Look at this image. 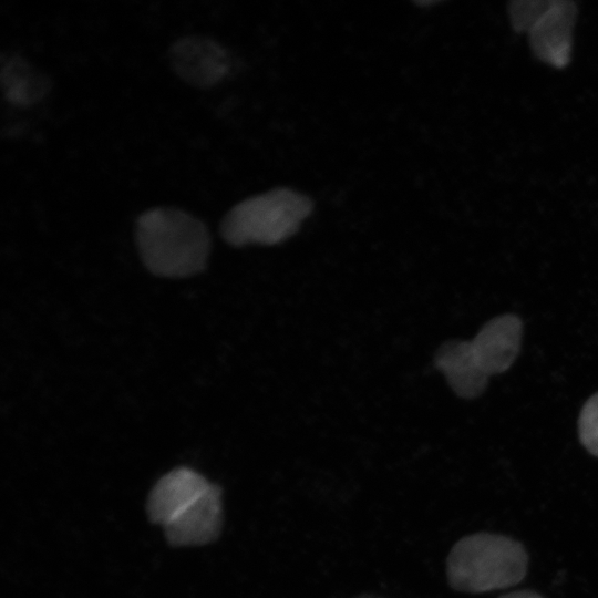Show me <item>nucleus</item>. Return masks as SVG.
Masks as SVG:
<instances>
[{
	"instance_id": "1",
	"label": "nucleus",
	"mask_w": 598,
	"mask_h": 598,
	"mask_svg": "<svg viewBox=\"0 0 598 598\" xmlns=\"http://www.w3.org/2000/svg\"><path fill=\"white\" fill-rule=\"evenodd\" d=\"M135 239L146 268L154 275L179 278L202 271L210 251L205 224L176 207H153L136 219Z\"/></svg>"
},
{
	"instance_id": "2",
	"label": "nucleus",
	"mask_w": 598,
	"mask_h": 598,
	"mask_svg": "<svg viewBox=\"0 0 598 598\" xmlns=\"http://www.w3.org/2000/svg\"><path fill=\"white\" fill-rule=\"evenodd\" d=\"M527 567L528 555L519 542L481 532L454 544L446 559V576L454 590L481 594L520 582Z\"/></svg>"
},
{
	"instance_id": "3",
	"label": "nucleus",
	"mask_w": 598,
	"mask_h": 598,
	"mask_svg": "<svg viewBox=\"0 0 598 598\" xmlns=\"http://www.w3.org/2000/svg\"><path fill=\"white\" fill-rule=\"evenodd\" d=\"M311 199L289 188H276L236 204L220 223V235L231 246L279 244L311 214Z\"/></svg>"
},
{
	"instance_id": "4",
	"label": "nucleus",
	"mask_w": 598,
	"mask_h": 598,
	"mask_svg": "<svg viewBox=\"0 0 598 598\" xmlns=\"http://www.w3.org/2000/svg\"><path fill=\"white\" fill-rule=\"evenodd\" d=\"M174 72L196 87H210L226 79L233 69L229 52L216 41L197 35L176 40L168 49Z\"/></svg>"
},
{
	"instance_id": "5",
	"label": "nucleus",
	"mask_w": 598,
	"mask_h": 598,
	"mask_svg": "<svg viewBox=\"0 0 598 598\" xmlns=\"http://www.w3.org/2000/svg\"><path fill=\"white\" fill-rule=\"evenodd\" d=\"M523 324L512 313L487 321L471 341L475 357L489 377L505 372L520 350Z\"/></svg>"
},
{
	"instance_id": "6",
	"label": "nucleus",
	"mask_w": 598,
	"mask_h": 598,
	"mask_svg": "<svg viewBox=\"0 0 598 598\" xmlns=\"http://www.w3.org/2000/svg\"><path fill=\"white\" fill-rule=\"evenodd\" d=\"M220 527V489L213 485L166 524L167 535L176 544L209 542L219 534Z\"/></svg>"
},
{
	"instance_id": "7",
	"label": "nucleus",
	"mask_w": 598,
	"mask_h": 598,
	"mask_svg": "<svg viewBox=\"0 0 598 598\" xmlns=\"http://www.w3.org/2000/svg\"><path fill=\"white\" fill-rule=\"evenodd\" d=\"M435 365L460 398H477L488 384V375L480 365L471 341L451 340L442 344L435 354Z\"/></svg>"
},
{
	"instance_id": "8",
	"label": "nucleus",
	"mask_w": 598,
	"mask_h": 598,
	"mask_svg": "<svg viewBox=\"0 0 598 598\" xmlns=\"http://www.w3.org/2000/svg\"><path fill=\"white\" fill-rule=\"evenodd\" d=\"M210 484L188 468L174 470L154 487L148 503L151 517L167 524L204 494Z\"/></svg>"
},
{
	"instance_id": "9",
	"label": "nucleus",
	"mask_w": 598,
	"mask_h": 598,
	"mask_svg": "<svg viewBox=\"0 0 598 598\" xmlns=\"http://www.w3.org/2000/svg\"><path fill=\"white\" fill-rule=\"evenodd\" d=\"M1 79L6 97L19 105L37 103L49 90L48 81L16 55L2 62Z\"/></svg>"
},
{
	"instance_id": "10",
	"label": "nucleus",
	"mask_w": 598,
	"mask_h": 598,
	"mask_svg": "<svg viewBox=\"0 0 598 598\" xmlns=\"http://www.w3.org/2000/svg\"><path fill=\"white\" fill-rule=\"evenodd\" d=\"M578 434L582 446L598 457V392L591 395L581 409Z\"/></svg>"
},
{
	"instance_id": "11",
	"label": "nucleus",
	"mask_w": 598,
	"mask_h": 598,
	"mask_svg": "<svg viewBox=\"0 0 598 598\" xmlns=\"http://www.w3.org/2000/svg\"><path fill=\"white\" fill-rule=\"evenodd\" d=\"M498 598H544V597L536 591L524 589V590H516L513 592L502 595Z\"/></svg>"
},
{
	"instance_id": "12",
	"label": "nucleus",
	"mask_w": 598,
	"mask_h": 598,
	"mask_svg": "<svg viewBox=\"0 0 598 598\" xmlns=\"http://www.w3.org/2000/svg\"><path fill=\"white\" fill-rule=\"evenodd\" d=\"M353 598H383V597H380L378 595H370V594H362V595H358Z\"/></svg>"
}]
</instances>
